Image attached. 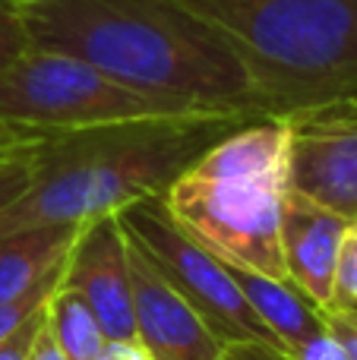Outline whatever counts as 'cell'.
Listing matches in <instances>:
<instances>
[{"mask_svg": "<svg viewBox=\"0 0 357 360\" xmlns=\"http://www.w3.org/2000/svg\"><path fill=\"white\" fill-rule=\"evenodd\" d=\"M22 16L35 48L79 57L149 98L263 117L240 54L181 0H22Z\"/></svg>", "mask_w": 357, "mask_h": 360, "instance_id": "cell-1", "label": "cell"}, {"mask_svg": "<svg viewBox=\"0 0 357 360\" xmlns=\"http://www.w3.org/2000/svg\"><path fill=\"white\" fill-rule=\"evenodd\" d=\"M219 360H291L282 348L266 342H234L221 348Z\"/></svg>", "mask_w": 357, "mask_h": 360, "instance_id": "cell-21", "label": "cell"}, {"mask_svg": "<svg viewBox=\"0 0 357 360\" xmlns=\"http://www.w3.org/2000/svg\"><path fill=\"white\" fill-rule=\"evenodd\" d=\"M44 323L67 360H98L108 335L89 304L76 291L57 285L44 304Z\"/></svg>", "mask_w": 357, "mask_h": 360, "instance_id": "cell-13", "label": "cell"}, {"mask_svg": "<svg viewBox=\"0 0 357 360\" xmlns=\"http://www.w3.org/2000/svg\"><path fill=\"white\" fill-rule=\"evenodd\" d=\"M288 190V124L253 117L190 162L168 190L164 209L221 262L285 278L278 218Z\"/></svg>", "mask_w": 357, "mask_h": 360, "instance_id": "cell-4", "label": "cell"}, {"mask_svg": "<svg viewBox=\"0 0 357 360\" xmlns=\"http://www.w3.org/2000/svg\"><path fill=\"white\" fill-rule=\"evenodd\" d=\"M29 360H67L63 351L57 348L54 335L48 332V323H41V329H38L35 342H32V351H29Z\"/></svg>", "mask_w": 357, "mask_h": 360, "instance_id": "cell-22", "label": "cell"}, {"mask_svg": "<svg viewBox=\"0 0 357 360\" xmlns=\"http://www.w3.org/2000/svg\"><path fill=\"white\" fill-rule=\"evenodd\" d=\"M60 275H63V262L51 269L41 281H35V285H32L25 294H19L16 300H10V304L0 307V342H4L6 335H13V332H16L25 319L35 316V313L48 304V297L54 294V288L60 285Z\"/></svg>", "mask_w": 357, "mask_h": 360, "instance_id": "cell-14", "label": "cell"}, {"mask_svg": "<svg viewBox=\"0 0 357 360\" xmlns=\"http://www.w3.org/2000/svg\"><path fill=\"white\" fill-rule=\"evenodd\" d=\"M51 133H41V130H29V127H19V124H6L0 120V158L6 155H16L22 149H32V146L44 143Z\"/></svg>", "mask_w": 357, "mask_h": 360, "instance_id": "cell-20", "label": "cell"}, {"mask_svg": "<svg viewBox=\"0 0 357 360\" xmlns=\"http://www.w3.org/2000/svg\"><path fill=\"white\" fill-rule=\"evenodd\" d=\"M98 360H149L136 342H108Z\"/></svg>", "mask_w": 357, "mask_h": 360, "instance_id": "cell-23", "label": "cell"}, {"mask_svg": "<svg viewBox=\"0 0 357 360\" xmlns=\"http://www.w3.org/2000/svg\"><path fill=\"white\" fill-rule=\"evenodd\" d=\"M60 285L76 291L101 323L108 342H136L126 269V234L117 212L86 221L63 259Z\"/></svg>", "mask_w": 357, "mask_h": 360, "instance_id": "cell-8", "label": "cell"}, {"mask_svg": "<svg viewBox=\"0 0 357 360\" xmlns=\"http://www.w3.org/2000/svg\"><path fill=\"white\" fill-rule=\"evenodd\" d=\"M82 224H48L0 237V307L25 294L67 259Z\"/></svg>", "mask_w": 357, "mask_h": 360, "instance_id": "cell-12", "label": "cell"}, {"mask_svg": "<svg viewBox=\"0 0 357 360\" xmlns=\"http://www.w3.org/2000/svg\"><path fill=\"white\" fill-rule=\"evenodd\" d=\"M231 278L238 281L250 310L263 319L278 348L291 360H342L339 345L326 329L323 310L288 278L253 272V269L225 262Z\"/></svg>", "mask_w": 357, "mask_h": 360, "instance_id": "cell-11", "label": "cell"}, {"mask_svg": "<svg viewBox=\"0 0 357 360\" xmlns=\"http://www.w3.org/2000/svg\"><path fill=\"white\" fill-rule=\"evenodd\" d=\"M32 48L29 25L19 0H0V73L10 70Z\"/></svg>", "mask_w": 357, "mask_h": 360, "instance_id": "cell-16", "label": "cell"}, {"mask_svg": "<svg viewBox=\"0 0 357 360\" xmlns=\"http://www.w3.org/2000/svg\"><path fill=\"white\" fill-rule=\"evenodd\" d=\"M326 329L332 335V342L339 345L342 360H357V310H335L326 307L323 310Z\"/></svg>", "mask_w": 357, "mask_h": 360, "instance_id": "cell-18", "label": "cell"}, {"mask_svg": "<svg viewBox=\"0 0 357 360\" xmlns=\"http://www.w3.org/2000/svg\"><path fill=\"white\" fill-rule=\"evenodd\" d=\"M19 4H22V0H19Z\"/></svg>", "mask_w": 357, "mask_h": 360, "instance_id": "cell-24", "label": "cell"}, {"mask_svg": "<svg viewBox=\"0 0 357 360\" xmlns=\"http://www.w3.org/2000/svg\"><path fill=\"white\" fill-rule=\"evenodd\" d=\"M44 323V307L35 313V316H29L22 326H19L13 335H6L4 342H0V360H29V351H32V342H35L38 329H41Z\"/></svg>", "mask_w": 357, "mask_h": 360, "instance_id": "cell-19", "label": "cell"}, {"mask_svg": "<svg viewBox=\"0 0 357 360\" xmlns=\"http://www.w3.org/2000/svg\"><path fill=\"white\" fill-rule=\"evenodd\" d=\"M247 120L253 117L196 111L51 133L38 146L32 186L0 212V237L86 224L136 199L162 196L190 162Z\"/></svg>", "mask_w": 357, "mask_h": 360, "instance_id": "cell-2", "label": "cell"}, {"mask_svg": "<svg viewBox=\"0 0 357 360\" xmlns=\"http://www.w3.org/2000/svg\"><path fill=\"white\" fill-rule=\"evenodd\" d=\"M288 190L357 224V117H285Z\"/></svg>", "mask_w": 357, "mask_h": 360, "instance_id": "cell-7", "label": "cell"}, {"mask_svg": "<svg viewBox=\"0 0 357 360\" xmlns=\"http://www.w3.org/2000/svg\"><path fill=\"white\" fill-rule=\"evenodd\" d=\"M120 228L136 240V247L152 259V266L171 281L177 294L196 310L221 345L266 342L275 345L263 319L250 310L238 281L215 253L187 234L164 209L162 196H145L117 212Z\"/></svg>", "mask_w": 357, "mask_h": 360, "instance_id": "cell-6", "label": "cell"}, {"mask_svg": "<svg viewBox=\"0 0 357 360\" xmlns=\"http://www.w3.org/2000/svg\"><path fill=\"white\" fill-rule=\"evenodd\" d=\"M351 221L310 202L294 190H285L282 218H278V247H282L285 278L301 288L320 310L332 297V272L339 247Z\"/></svg>", "mask_w": 357, "mask_h": 360, "instance_id": "cell-10", "label": "cell"}, {"mask_svg": "<svg viewBox=\"0 0 357 360\" xmlns=\"http://www.w3.org/2000/svg\"><path fill=\"white\" fill-rule=\"evenodd\" d=\"M38 146L16 152V155L0 158V212H4L6 205H13L32 186L35 168H38Z\"/></svg>", "mask_w": 357, "mask_h": 360, "instance_id": "cell-17", "label": "cell"}, {"mask_svg": "<svg viewBox=\"0 0 357 360\" xmlns=\"http://www.w3.org/2000/svg\"><path fill=\"white\" fill-rule=\"evenodd\" d=\"M240 54L263 117H357V0H181Z\"/></svg>", "mask_w": 357, "mask_h": 360, "instance_id": "cell-3", "label": "cell"}, {"mask_svg": "<svg viewBox=\"0 0 357 360\" xmlns=\"http://www.w3.org/2000/svg\"><path fill=\"white\" fill-rule=\"evenodd\" d=\"M126 234V231H124ZM126 269L133 294L136 345L149 360H219L225 345L209 332L196 310L171 288L152 259L126 234Z\"/></svg>", "mask_w": 357, "mask_h": 360, "instance_id": "cell-9", "label": "cell"}, {"mask_svg": "<svg viewBox=\"0 0 357 360\" xmlns=\"http://www.w3.org/2000/svg\"><path fill=\"white\" fill-rule=\"evenodd\" d=\"M329 307H335V310H357V224L345 231V240L339 247Z\"/></svg>", "mask_w": 357, "mask_h": 360, "instance_id": "cell-15", "label": "cell"}, {"mask_svg": "<svg viewBox=\"0 0 357 360\" xmlns=\"http://www.w3.org/2000/svg\"><path fill=\"white\" fill-rule=\"evenodd\" d=\"M171 114L196 111L149 98L136 89L114 82L79 57L35 44L10 70L0 73V120L29 130L70 133Z\"/></svg>", "mask_w": 357, "mask_h": 360, "instance_id": "cell-5", "label": "cell"}]
</instances>
